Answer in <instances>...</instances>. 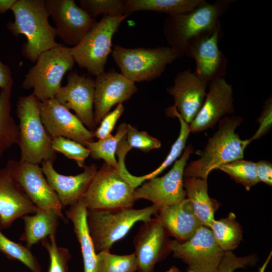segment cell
<instances>
[{"label": "cell", "instance_id": "cell-1", "mask_svg": "<svg viewBox=\"0 0 272 272\" xmlns=\"http://www.w3.org/2000/svg\"><path fill=\"white\" fill-rule=\"evenodd\" d=\"M11 10L14 21H9L7 28L15 36H26L22 53L26 59L35 63L42 52L60 45L55 41L56 30L49 24L44 0H16Z\"/></svg>", "mask_w": 272, "mask_h": 272}, {"label": "cell", "instance_id": "cell-2", "mask_svg": "<svg viewBox=\"0 0 272 272\" xmlns=\"http://www.w3.org/2000/svg\"><path fill=\"white\" fill-rule=\"evenodd\" d=\"M242 120L239 116H226L221 118L217 130L209 139L203 150L198 152L200 157L186 166L184 177L207 180L212 170L243 159L244 150L250 141L249 139H241L235 133Z\"/></svg>", "mask_w": 272, "mask_h": 272}, {"label": "cell", "instance_id": "cell-3", "mask_svg": "<svg viewBox=\"0 0 272 272\" xmlns=\"http://www.w3.org/2000/svg\"><path fill=\"white\" fill-rule=\"evenodd\" d=\"M230 1H217L213 4L203 1L192 10L168 15L164 23V35L169 46L180 57L185 55L188 43L194 39L211 33L221 26L219 19L230 6Z\"/></svg>", "mask_w": 272, "mask_h": 272}, {"label": "cell", "instance_id": "cell-4", "mask_svg": "<svg viewBox=\"0 0 272 272\" xmlns=\"http://www.w3.org/2000/svg\"><path fill=\"white\" fill-rule=\"evenodd\" d=\"M40 101L32 94L20 96L16 103L19 120L17 145L21 151L20 161L34 164L56 160L52 146V138L45 128L40 115Z\"/></svg>", "mask_w": 272, "mask_h": 272}, {"label": "cell", "instance_id": "cell-5", "mask_svg": "<svg viewBox=\"0 0 272 272\" xmlns=\"http://www.w3.org/2000/svg\"><path fill=\"white\" fill-rule=\"evenodd\" d=\"M159 211L153 205L141 209H87L89 230L96 253L110 251L113 244L124 237L135 223L150 220Z\"/></svg>", "mask_w": 272, "mask_h": 272}, {"label": "cell", "instance_id": "cell-6", "mask_svg": "<svg viewBox=\"0 0 272 272\" xmlns=\"http://www.w3.org/2000/svg\"><path fill=\"white\" fill-rule=\"evenodd\" d=\"M75 62L70 47L60 44L46 50L29 69L21 88L33 89L32 94L40 101L54 98L61 87L63 76L73 70Z\"/></svg>", "mask_w": 272, "mask_h": 272}, {"label": "cell", "instance_id": "cell-7", "mask_svg": "<svg viewBox=\"0 0 272 272\" xmlns=\"http://www.w3.org/2000/svg\"><path fill=\"white\" fill-rule=\"evenodd\" d=\"M111 53L121 74L134 83L158 78L168 65L180 57L169 46L127 48L116 44Z\"/></svg>", "mask_w": 272, "mask_h": 272}, {"label": "cell", "instance_id": "cell-8", "mask_svg": "<svg viewBox=\"0 0 272 272\" xmlns=\"http://www.w3.org/2000/svg\"><path fill=\"white\" fill-rule=\"evenodd\" d=\"M127 15L103 16L76 46L70 47L75 62L93 76L105 71L112 50V38Z\"/></svg>", "mask_w": 272, "mask_h": 272}, {"label": "cell", "instance_id": "cell-9", "mask_svg": "<svg viewBox=\"0 0 272 272\" xmlns=\"http://www.w3.org/2000/svg\"><path fill=\"white\" fill-rule=\"evenodd\" d=\"M135 188L120 171L106 163L98 169L83 198L88 210L132 208Z\"/></svg>", "mask_w": 272, "mask_h": 272}, {"label": "cell", "instance_id": "cell-10", "mask_svg": "<svg viewBox=\"0 0 272 272\" xmlns=\"http://www.w3.org/2000/svg\"><path fill=\"white\" fill-rule=\"evenodd\" d=\"M193 152L192 146L188 145L180 159L175 161L172 168L165 175L144 181L135 190L137 200L139 199L148 200L160 210L185 198L184 171L187 161Z\"/></svg>", "mask_w": 272, "mask_h": 272}, {"label": "cell", "instance_id": "cell-11", "mask_svg": "<svg viewBox=\"0 0 272 272\" xmlns=\"http://www.w3.org/2000/svg\"><path fill=\"white\" fill-rule=\"evenodd\" d=\"M174 256L194 272H217L225 252L216 243L210 228L201 226L188 240H170Z\"/></svg>", "mask_w": 272, "mask_h": 272}, {"label": "cell", "instance_id": "cell-12", "mask_svg": "<svg viewBox=\"0 0 272 272\" xmlns=\"http://www.w3.org/2000/svg\"><path fill=\"white\" fill-rule=\"evenodd\" d=\"M14 178L31 200L39 209L54 211L59 218L66 221L63 206L48 184L38 164L10 159L6 164Z\"/></svg>", "mask_w": 272, "mask_h": 272}, {"label": "cell", "instance_id": "cell-13", "mask_svg": "<svg viewBox=\"0 0 272 272\" xmlns=\"http://www.w3.org/2000/svg\"><path fill=\"white\" fill-rule=\"evenodd\" d=\"M57 36L67 45L76 46L97 22L74 0H44Z\"/></svg>", "mask_w": 272, "mask_h": 272}, {"label": "cell", "instance_id": "cell-14", "mask_svg": "<svg viewBox=\"0 0 272 272\" xmlns=\"http://www.w3.org/2000/svg\"><path fill=\"white\" fill-rule=\"evenodd\" d=\"M67 79L66 85L60 88L54 98L67 109L74 111L88 129L95 131V79L89 75H80L77 70L70 71Z\"/></svg>", "mask_w": 272, "mask_h": 272}, {"label": "cell", "instance_id": "cell-15", "mask_svg": "<svg viewBox=\"0 0 272 272\" xmlns=\"http://www.w3.org/2000/svg\"><path fill=\"white\" fill-rule=\"evenodd\" d=\"M170 241L166 231L155 218L144 222L133 240L137 271L155 272V265L171 252Z\"/></svg>", "mask_w": 272, "mask_h": 272}, {"label": "cell", "instance_id": "cell-16", "mask_svg": "<svg viewBox=\"0 0 272 272\" xmlns=\"http://www.w3.org/2000/svg\"><path fill=\"white\" fill-rule=\"evenodd\" d=\"M39 109L42 122L52 139L62 137L84 146L86 143L94 141L93 131L54 98L40 101Z\"/></svg>", "mask_w": 272, "mask_h": 272}, {"label": "cell", "instance_id": "cell-17", "mask_svg": "<svg viewBox=\"0 0 272 272\" xmlns=\"http://www.w3.org/2000/svg\"><path fill=\"white\" fill-rule=\"evenodd\" d=\"M221 30L220 26L213 32L190 41L186 47L185 55L195 61L194 73L208 83L226 74L227 59L218 46Z\"/></svg>", "mask_w": 272, "mask_h": 272}, {"label": "cell", "instance_id": "cell-18", "mask_svg": "<svg viewBox=\"0 0 272 272\" xmlns=\"http://www.w3.org/2000/svg\"><path fill=\"white\" fill-rule=\"evenodd\" d=\"M138 91L135 83L114 69L96 76L94 119L97 126L115 105L129 100Z\"/></svg>", "mask_w": 272, "mask_h": 272}, {"label": "cell", "instance_id": "cell-19", "mask_svg": "<svg viewBox=\"0 0 272 272\" xmlns=\"http://www.w3.org/2000/svg\"><path fill=\"white\" fill-rule=\"evenodd\" d=\"M203 104L189 124L190 132L198 133L213 128L222 117L234 112L233 88L224 77L210 82Z\"/></svg>", "mask_w": 272, "mask_h": 272}, {"label": "cell", "instance_id": "cell-20", "mask_svg": "<svg viewBox=\"0 0 272 272\" xmlns=\"http://www.w3.org/2000/svg\"><path fill=\"white\" fill-rule=\"evenodd\" d=\"M208 84L188 69L178 73L173 85L167 88V91L173 97V106L188 124L195 118L203 104Z\"/></svg>", "mask_w": 272, "mask_h": 272}, {"label": "cell", "instance_id": "cell-21", "mask_svg": "<svg viewBox=\"0 0 272 272\" xmlns=\"http://www.w3.org/2000/svg\"><path fill=\"white\" fill-rule=\"evenodd\" d=\"M39 208L29 199L6 165L0 168V230Z\"/></svg>", "mask_w": 272, "mask_h": 272}, {"label": "cell", "instance_id": "cell-22", "mask_svg": "<svg viewBox=\"0 0 272 272\" xmlns=\"http://www.w3.org/2000/svg\"><path fill=\"white\" fill-rule=\"evenodd\" d=\"M53 163L50 161L42 162V172L63 207L72 206L84 195L98 170L97 166L95 164L85 165L82 173L64 175L55 170Z\"/></svg>", "mask_w": 272, "mask_h": 272}, {"label": "cell", "instance_id": "cell-23", "mask_svg": "<svg viewBox=\"0 0 272 272\" xmlns=\"http://www.w3.org/2000/svg\"><path fill=\"white\" fill-rule=\"evenodd\" d=\"M169 236L180 242L190 239L202 226L189 200L185 198L160 209L155 215Z\"/></svg>", "mask_w": 272, "mask_h": 272}, {"label": "cell", "instance_id": "cell-24", "mask_svg": "<svg viewBox=\"0 0 272 272\" xmlns=\"http://www.w3.org/2000/svg\"><path fill=\"white\" fill-rule=\"evenodd\" d=\"M66 219L71 220L80 245L84 272H97V253L91 237L87 222V208L83 198L65 211Z\"/></svg>", "mask_w": 272, "mask_h": 272}, {"label": "cell", "instance_id": "cell-25", "mask_svg": "<svg viewBox=\"0 0 272 272\" xmlns=\"http://www.w3.org/2000/svg\"><path fill=\"white\" fill-rule=\"evenodd\" d=\"M183 186L196 217L202 226L209 228L215 220L214 214L220 205L209 195L207 180L184 177Z\"/></svg>", "mask_w": 272, "mask_h": 272}, {"label": "cell", "instance_id": "cell-26", "mask_svg": "<svg viewBox=\"0 0 272 272\" xmlns=\"http://www.w3.org/2000/svg\"><path fill=\"white\" fill-rule=\"evenodd\" d=\"M22 218L24 229L20 240L30 249L39 241L55 235L59 225V217L53 210L39 209L34 215H26Z\"/></svg>", "mask_w": 272, "mask_h": 272}, {"label": "cell", "instance_id": "cell-27", "mask_svg": "<svg viewBox=\"0 0 272 272\" xmlns=\"http://www.w3.org/2000/svg\"><path fill=\"white\" fill-rule=\"evenodd\" d=\"M204 0H125L128 15L137 11H152L168 15L189 12Z\"/></svg>", "mask_w": 272, "mask_h": 272}, {"label": "cell", "instance_id": "cell-28", "mask_svg": "<svg viewBox=\"0 0 272 272\" xmlns=\"http://www.w3.org/2000/svg\"><path fill=\"white\" fill-rule=\"evenodd\" d=\"M12 86L0 92V160L18 139L19 126L11 114Z\"/></svg>", "mask_w": 272, "mask_h": 272}, {"label": "cell", "instance_id": "cell-29", "mask_svg": "<svg viewBox=\"0 0 272 272\" xmlns=\"http://www.w3.org/2000/svg\"><path fill=\"white\" fill-rule=\"evenodd\" d=\"M218 246L225 252L238 247L242 238V229L233 213L219 220H214L210 228Z\"/></svg>", "mask_w": 272, "mask_h": 272}, {"label": "cell", "instance_id": "cell-30", "mask_svg": "<svg viewBox=\"0 0 272 272\" xmlns=\"http://www.w3.org/2000/svg\"><path fill=\"white\" fill-rule=\"evenodd\" d=\"M128 124L122 123L118 126L116 133L99 139L97 142H88L85 147L90 151L91 158L96 160L102 159L107 164L118 169V164L115 155L118 146L126 135Z\"/></svg>", "mask_w": 272, "mask_h": 272}, {"label": "cell", "instance_id": "cell-31", "mask_svg": "<svg viewBox=\"0 0 272 272\" xmlns=\"http://www.w3.org/2000/svg\"><path fill=\"white\" fill-rule=\"evenodd\" d=\"M166 114L169 116H174L178 118L180 121V129L179 134L171 147L170 151L165 160L157 169L147 175L140 176V180L142 183L146 180L150 179L161 173L167 167L173 163L181 155L182 152L185 148L187 139L190 132L189 124L187 123L181 117L176 109L173 106L168 107L166 111Z\"/></svg>", "mask_w": 272, "mask_h": 272}, {"label": "cell", "instance_id": "cell-32", "mask_svg": "<svg viewBox=\"0 0 272 272\" xmlns=\"http://www.w3.org/2000/svg\"><path fill=\"white\" fill-rule=\"evenodd\" d=\"M137 269L134 253L117 255L102 251L97 253V272H135Z\"/></svg>", "mask_w": 272, "mask_h": 272}, {"label": "cell", "instance_id": "cell-33", "mask_svg": "<svg viewBox=\"0 0 272 272\" xmlns=\"http://www.w3.org/2000/svg\"><path fill=\"white\" fill-rule=\"evenodd\" d=\"M0 252L11 259L17 260L32 272H41L40 264L30 249L25 245L8 238L0 230Z\"/></svg>", "mask_w": 272, "mask_h": 272}, {"label": "cell", "instance_id": "cell-34", "mask_svg": "<svg viewBox=\"0 0 272 272\" xmlns=\"http://www.w3.org/2000/svg\"><path fill=\"white\" fill-rule=\"evenodd\" d=\"M221 170L227 173L235 182L243 185L247 190L259 182L255 162L240 159L221 166Z\"/></svg>", "mask_w": 272, "mask_h": 272}, {"label": "cell", "instance_id": "cell-35", "mask_svg": "<svg viewBox=\"0 0 272 272\" xmlns=\"http://www.w3.org/2000/svg\"><path fill=\"white\" fill-rule=\"evenodd\" d=\"M79 2L80 7L93 18L101 15L108 16L127 15L125 0H80Z\"/></svg>", "mask_w": 272, "mask_h": 272}, {"label": "cell", "instance_id": "cell-36", "mask_svg": "<svg viewBox=\"0 0 272 272\" xmlns=\"http://www.w3.org/2000/svg\"><path fill=\"white\" fill-rule=\"evenodd\" d=\"M41 242L49 256L48 272H67L71 255L67 248L57 245L55 235H51Z\"/></svg>", "mask_w": 272, "mask_h": 272}, {"label": "cell", "instance_id": "cell-37", "mask_svg": "<svg viewBox=\"0 0 272 272\" xmlns=\"http://www.w3.org/2000/svg\"><path fill=\"white\" fill-rule=\"evenodd\" d=\"M54 150L75 160L78 165L83 168L86 159L90 156V151L83 145L62 137L54 138L52 140Z\"/></svg>", "mask_w": 272, "mask_h": 272}, {"label": "cell", "instance_id": "cell-38", "mask_svg": "<svg viewBox=\"0 0 272 272\" xmlns=\"http://www.w3.org/2000/svg\"><path fill=\"white\" fill-rule=\"evenodd\" d=\"M127 145L131 149L135 148L144 152L159 149L161 146V141L149 134L146 131H140L134 127L128 124L126 134Z\"/></svg>", "mask_w": 272, "mask_h": 272}, {"label": "cell", "instance_id": "cell-39", "mask_svg": "<svg viewBox=\"0 0 272 272\" xmlns=\"http://www.w3.org/2000/svg\"><path fill=\"white\" fill-rule=\"evenodd\" d=\"M256 254L237 257L232 251H226L218 266L217 272H234L239 268L254 265L257 261Z\"/></svg>", "mask_w": 272, "mask_h": 272}, {"label": "cell", "instance_id": "cell-40", "mask_svg": "<svg viewBox=\"0 0 272 272\" xmlns=\"http://www.w3.org/2000/svg\"><path fill=\"white\" fill-rule=\"evenodd\" d=\"M123 111L124 107L122 103L117 105L113 111L109 112L102 118L99 126L93 131L94 137L99 140L111 135V131Z\"/></svg>", "mask_w": 272, "mask_h": 272}, {"label": "cell", "instance_id": "cell-41", "mask_svg": "<svg viewBox=\"0 0 272 272\" xmlns=\"http://www.w3.org/2000/svg\"><path fill=\"white\" fill-rule=\"evenodd\" d=\"M259 128L250 138V142L259 139L266 134L271 129L272 125V99L269 97L264 102L262 111L257 119Z\"/></svg>", "mask_w": 272, "mask_h": 272}, {"label": "cell", "instance_id": "cell-42", "mask_svg": "<svg viewBox=\"0 0 272 272\" xmlns=\"http://www.w3.org/2000/svg\"><path fill=\"white\" fill-rule=\"evenodd\" d=\"M255 169L257 177L260 181L271 186L272 164L266 160L255 162Z\"/></svg>", "mask_w": 272, "mask_h": 272}, {"label": "cell", "instance_id": "cell-43", "mask_svg": "<svg viewBox=\"0 0 272 272\" xmlns=\"http://www.w3.org/2000/svg\"><path fill=\"white\" fill-rule=\"evenodd\" d=\"M13 79L10 68L0 60V88L3 90L13 86Z\"/></svg>", "mask_w": 272, "mask_h": 272}, {"label": "cell", "instance_id": "cell-44", "mask_svg": "<svg viewBox=\"0 0 272 272\" xmlns=\"http://www.w3.org/2000/svg\"><path fill=\"white\" fill-rule=\"evenodd\" d=\"M16 0H0V14H3L11 10Z\"/></svg>", "mask_w": 272, "mask_h": 272}, {"label": "cell", "instance_id": "cell-45", "mask_svg": "<svg viewBox=\"0 0 272 272\" xmlns=\"http://www.w3.org/2000/svg\"><path fill=\"white\" fill-rule=\"evenodd\" d=\"M271 256V253L270 252V254L269 255L268 257L263 264L262 266L260 268H259L258 272H265V268L267 266V264L269 262Z\"/></svg>", "mask_w": 272, "mask_h": 272}, {"label": "cell", "instance_id": "cell-46", "mask_svg": "<svg viewBox=\"0 0 272 272\" xmlns=\"http://www.w3.org/2000/svg\"><path fill=\"white\" fill-rule=\"evenodd\" d=\"M166 272H183V271H181L176 266H172L168 270H167ZM186 272H194V271L193 270H192L188 269Z\"/></svg>", "mask_w": 272, "mask_h": 272}]
</instances>
